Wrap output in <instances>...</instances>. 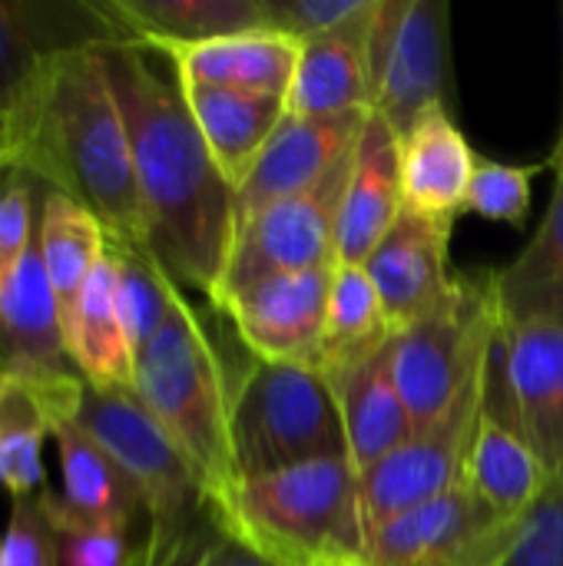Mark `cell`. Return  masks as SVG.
Here are the masks:
<instances>
[{
    "mask_svg": "<svg viewBox=\"0 0 563 566\" xmlns=\"http://www.w3.org/2000/svg\"><path fill=\"white\" fill-rule=\"evenodd\" d=\"M133 566H272L256 554L226 521V514L206 501L186 524L166 534L146 531Z\"/></svg>",
    "mask_w": 563,
    "mask_h": 566,
    "instance_id": "4dcf8cb0",
    "label": "cell"
},
{
    "mask_svg": "<svg viewBox=\"0 0 563 566\" xmlns=\"http://www.w3.org/2000/svg\"><path fill=\"white\" fill-rule=\"evenodd\" d=\"M445 0H378L372 13V113L402 139L428 109L445 106L451 27Z\"/></svg>",
    "mask_w": 563,
    "mask_h": 566,
    "instance_id": "9c48e42d",
    "label": "cell"
},
{
    "mask_svg": "<svg viewBox=\"0 0 563 566\" xmlns=\"http://www.w3.org/2000/svg\"><path fill=\"white\" fill-rule=\"evenodd\" d=\"M299 40L279 30H252L196 46H176L159 56L173 63L179 83H209L285 99L299 66Z\"/></svg>",
    "mask_w": 563,
    "mask_h": 566,
    "instance_id": "7402d4cb",
    "label": "cell"
},
{
    "mask_svg": "<svg viewBox=\"0 0 563 566\" xmlns=\"http://www.w3.org/2000/svg\"><path fill=\"white\" fill-rule=\"evenodd\" d=\"M126 43L96 0H0V166H17L53 70L70 50Z\"/></svg>",
    "mask_w": 563,
    "mask_h": 566,
    "instance_id": "52a82bcc",
    "label": "cell"
},
{
    "mask_svg": "<svg viewBox=\"0 0 563 566\" xmlns=\"http://www.w3.org/2000/svg\"><path fill=\"white\" fill-rule=\"evenodd\" d=\"M332 272L335 265L262 279L229 295L219 312L256 361L309 365L322 342Z\"/></svg>",
    "mask_w": 563,
    "mask_h": 566,
    "instance_id": "5bb4252c",
    "label": "cell"
},
{
    "mask_svg": "<svg viewBox=\"0 0 563 566\" xmlns=\"http://www.w3.org/2000/svg\"><path fill=\"white\" fill-rule=\"evenodd\" d=\"M538 172L541 166H508L478 156L465 212H475L488 222L524 229L531 216V182L538 179Z\"/></svg>",
    "mask_w": 563,
    "mask_h": 566,
    "instance_id": "d6a6232c",
    "label": "cell"
},
{
    "mask_svg": "<svg viewBox=\"0 0 563 566\" xmlns=\"http://www.w3.org/2000/svg\"><path fill=\"white\" fill-rule=\"evenodd\" d=\"M365 119L368 113L335 119H302L285 113L279 129L256 156L249 176L236 189V226L282 199L319 186L342 159L355 153Z\"/></svg>",
    "mask_w": 563,
    "mask_h": 566,
    "instance_id": "9a60e30c",
    "label": "cell"
},
{
    "mask_svg": "<svg viewBox=\"0 0 563 566\" xmlns=\"http://www.w3.org/2000/svg\"><path fill=\"white\" fill-rule=\"evenodd\" d=\"M110 255L116 265V308L129 335L133 355H139L166 325L179 285L163 272L149 249L110 242Z\"/></svg>",
    "mask_w": 563,
    "mask_h": 566,
    "instance_id": "1f68e13d",
    "label": "cell"
},
{
    "mask_svg": "<svg viewBox=\"0 0 563 566\" xmlns=\"http://www.w3.org/2000/svg\"><path fill=\"white\" fill-rule=\"evenodd\" d=\"M375 0H265L269 30H279L299 43L332 33L372 10Z\"/></svg>",
    "mask_w": 563,
    "mask_h": 566,
    "instance_id": "8d00e7d4",
    "label": "cell"
},
{
    "mask_svg": "<svg viewBox=\"0 0 563 566\" xmlns=\"http://www.w3.org/2000/svg\"><path fill=\"white\" fill-rule=\"evenodd\" d=\"M475 149L451 119L448 106L428 109L402 136V196L405 209L455 222L468 206L475 176Z\"/></svg>",
    "mask_w": 563,
    "mask_h": 566,
    "instance_id": "ffe728a7",
    "label": "cell"
},
{
    "mask_svg": "<svg viewBox=\"0 0 563 566\" xmlns=\"http://www.w3.org/2000/svg\"><path fill=\"white\" fill-rule=\"evenodd\" d=\"M37 179V176H33ZM37 249L50 279V289L60 305V325L70 315L80 289L103 262L110 235L103 222L80 206L73 196L50 189L37 179Z\"/></svg>",
    "mask_w": 563,
    "mask_h": 566,
    "instance_id": "83f0119b",
    "label": "cell"
},
{
    "mask_svg": "<svg viewBox=\"0 0 563 566\" xmlns=\"http://www.w3.org/2000/svg\"><path fill=\"white\" fill-rule=\"evenodd\" d=\"M0 566H7L3 564V544H0Z\"/></svg>",
    "mask_w": 563,
    "mask_h": 566,
    "instance_id": "ab89813d",
    "label": "cell"
},
{
    "mask_svg": "<svg viewBox=\"0 0 563 566\" xmlns=\"http://www.w3.org/2000/svg\"><path fill=\"white\" fill-rule=\"evenodd\" d=\"M484 408V371L461 398L431 424L415 428L388 458L362 474L365 534H375L392 517L461 484V468Z\"/></svg>",
    "mask_w": 563,
    "mask_h": 566,
    "instance_id": "7c38bea8",
    "label": "cell"
},
{
    "mask_svg": "<svg viewBox=\"0 0 563 566\" xmlns=\"http://www.w3.org/2000/svg\"><path fill=\"white\" fill-rule=\"evenodd\" d=\"M494 298L508 325L563 328V172L554 179L548 212L521 255L494 272Z\"/></svg>",
    "mask_w": 563,
    "mask_h": 566,
    "instance_id": "4316f807",
    "label": "cell"
},
{
    "mask_svg": "<svg viewBox=\"0 0 563 566\" xmlns=\"http://www.w3.org/2000/svg\"><path fill=\"white\" fill-rule=\"evenodd\" d=\"M504 566H563V461L521 521Z\"/></svg>",
    "mask_w": 563,
    "mask_h": 566,
    "instance_id": "e575fe53",
    "label": "cell"
},
{
    "mask_svg": "<svg viewBox=\"0 0 563 566\" xmlns=\"http://www.w3.org/2000/svg\"><path fill=\"white\" fill-rule=\"evenodd\" d=\"M179 90L219 172L239 189L256 156L285 119V99L209 83H179Z\"/></svg>",
    "mask_w": 563,
    "mask_h": 566,
    "instance_id": "d4e9b609",
    "label": "cell"
},
{
    "mask_svg": "<svg viewBox=\"0 0 563 566\" xmlns=\"http://www.w3.org/2000/svg\"><path fill=\"white\" fill-rule=\"evenodd\" d=\"M548 464L531 451V444L511 428L491 421L481 408L478 431L471 438L461 484L501 521L521 524L534 501L548 488Z\"/></svg>",
    "mask_w": 563,
    "mask_h": 566,
    "instance_id": "484cf974",
    "label": "cell"
},
{
    "mask_svg": "<svg viewBox=\"0 0 563 566\" xmlns=\"http://www.w3.org/2000/svg\"><path fill=\"white\" fill-rule=\"evenodd\" d=\"M236 481L309 461L348 458V438L329 381L299 361H252L232 385L229 411Z\"/></svg>",
    "mask_w": 563,
    "mask_h": 566,
    "instance_id": "5b68a950",
    "label": "cell"
},
{
    "mask_svg": "<svg viewBox=\"0 0 563 566\" xmlns=\"http://www.w3.org/2000/svg\"><path fill=\"white\" fill-rule=\"evenodd\" d=\"M3 564L60 566V541H56V531H53L40 497L13 501L10 524L3 534Z\"/></svg>",
    "mask_w": 563,
    "mask_h": 566,
    "instance_id": "74e56055",
    "label": "cell"
},
{
    "mask_svg": "<svg viewBox=\"0 0 563 566\" xmlns=\"http://www.w3.org/2000/svg\"><path fill=\"white\" fill-rule=\"evenodd\" d=\"M136 395L176 441L202 494L222 504L236 484L229 441L232 385L206 322L183 292L166 325L136 355Z\"/></svg>",
    "mask_w": 563,
    "mask_h": 566,
    "instance_id": "277c9868",
    "label": "cell"
},
{
    "mask_svg": "<svg viewBox=\"0 0 563 566\" xmlns=\"http://www.w3.org/2000/svg\"><path fill=\"white\" fill-rule=\"evenodd\" d=\"M392 338H395V328L385 318L382 298H378L375 282L368 279L365 265L335 262L329 308H325V328H322V342H319L309 368L319 371L322 378H329L332 371L378 352Z\"/></svg>",
    "mask_w": 563,
    "mask_h": 566,
    "instance_id": "f1b7e54d",
    "label": "cell"
},
{
    "mask_svg": "<svg viewBox=\"0 0 563 566\" xmlns=\"http://www.w3.org/2000/svg\"><path fill=\"white\" fill-rule=\"evenodd\" d=\"M484 415L554 471L563 461V328L501 322L484 361Z\"/></svg>",
    "mask_w": 563,
    "mask_h": 566,
    "instance_id": "8fae6325",
    "label": "cell"
},
{
    "mask_svg": "<svg viewBox=\"0 0 563 566\" xmlns=\"http://www.w3.org/2000/svg\"><path fill=\"white\" fill-rule=\"evenodd\" d=\"M153 56L139 43L100 46L133 149L146 245L179 289L212 298L236 235V189L219 172L179 80H166Z\"/></svg>",
    "mask_w": 563,
    "mask_h": 566,
    "instance_id": "6da1fadb",
    "label": "cell"
},
{
    "mask_svg": "<svg viewBox=\"0 0 563 566\" xmlns=\"http://www.w3.org/2000/svg\"><path fill=\"white\" fill-rule=\"evenodd\" d=\"M53 418L37 388L20 378H0V484L20 501L43 484V438Z\"/></svg>",
    "mask_w": 563,
    "mask_h": 566,
    "instance_id": "f546056e",
    "label": "cell"
},
{
    "mask_svg": "<svg viewBox=\"0 0 563 566\" xmlns=\"http://www.w3.org/2000/svg\"><path fill=\"white\" fill-rule=\"evenodd\" d=\"M73 424L93 438L139 488L146 504V531H176L209 501L189 461L136 391L83 385Z\"/></svg>",
    "mask_w": 563,
    "mask_h": 566,
    "instance_id": "ba28073f",
    "label": "cell"
},
{
    "mask_svg": "<svg viewBox=\"0 0 563 566\" xmlns=\"http://www.w3.org/2000/svg\"><path fill=\"white\" fill-rule=\"evenodd\" d=\"M325 381L335 395L342 428L348 438V458L358 474L372 471L415 431L408 405L395 381L392 342L332 371Z\"/></svg>",
    "mask_w": 563,
    "mask_h": 566,
    "instance_id": "d6986e66",
    "label": "cell"
},
{
    "mask_svg": "<svg viewBox=\"0 0 563 566\" xmlns=\"http://www.w3.org/2000/svg\"><path fill=\"white\" fill-rule=\"evenodd\" d=\"M352 156L342 159L309 192L282 199L236 226L229 262H226L222 279L209 298L216 308L229 295L256 285L262 279L312 272V269H325V265L338 262L335 259V222H338L342 192L348 186Z\"/></svg>",
    "mask_w": 563,
    "mask_h": 566,
    "instance_id": "30bf717a",
    "label": "cell"
},
{
    "mask_svg": "<svg viewBox=\"0 0 563 566\" xmlns=\"http://www.w3.org/2000/svg\"><path fill=\"white\" fill-rule=\"evenodd\" d=\"M56 541H60V566H133L139 544L129 541L133 527L123 524H90L46 514Z\"/></svg>",
    "mask_w": 563,
    "mask_h": 566,
    "instance_id": "d590c367",
    "label": "cell"
},
{
    "mask_svg": "<svg viewBox=\"0 0 563 566\" xmlns=\"http://www.w3.org/2000/svg\"><path fill=\"white\" fill-rule=\"evenodd\" d=\"M216 507L272 566L365 564L362 474L352 458H325L236 481Z\"/></svg>",
    "mask_w": 563,
    "mask_h": 566,
    "instance_id": "3957f363",
    "label": "cell"
},
{
    "mask_svg": "<svg viewBox=\"0 0 563 566\" xmlns=\"http://www.w3.org/2000/svg\"><path fill=\"white\" fill-rule=\"evenodd\" d=\"M37 235V179L0 166V295Z\"/></svg>",
    "mask_w": 563,
    "mask_h": 566,
    "instance_id": "836d02e7",
    "label": "cell"
},
{
    "mask_svg": "<svg viewBox=\"0 0 563 566\" xmlns=\"http://www.w3.org/2000/svg\"><path fill=\"white\" fill-rule=\"evenodd\" d=\"M126 43L156 53L269 30L265 0H100Z\"/></svg>",
    "mask_w": 563,
    "mask_h": 566,
    "instance_id": "44dd1931",
    "label": "cell"
},
{
    "mask_svg": "<svg viewBox=\"0 0 563 566\" xmlns=\"http://www.w3.org/2000/svg\"><path fill=\"white\" fill-rule=\"evenodd\" d=\"M50 434L60 454L63 494L43 488L40 501L46 514L90 521V524H123V527H133L136 517L146 514L139 488L73 421H56Z\"/></svg>",
    "mask_w": 563,
    "mask_h": 566,
    "instance_id": "603a6c76",
    "label": "cell"
},
{
    "mask_svg": "<svg viewBox=\"0 0 563 566\" xmlns=\"http://www.w3.org/2000/svg\"><path fill=\"white\" fill-rule=\"evenodd\" d=\"M518 527L455 484L368 534L362 566H504Z\"/></svg>",
    "mask_w": 563,
    "mask_h": 566,
    "instance_id": "4fadbf2b",
    "label": "cell"
},
{
    "mask_svg": "<svg viewBox=\"0 0 563 566\" xmlns=\"http://www.w3.org/2000/svg\"><path fill=\"white\" fill-rule=\"evenodd\" d=\"M455 222L428 219L402 209L398 222L365 259V272L375 282L385 318L395 332L428 315L455 285L448 269Z\"/></svg>",
    "mask_w": 563,
    "mask_h": 566,
    "instance_id": "2e32d148",
    "label": "cell"
},
{
    "mask_svg": "<svg viewBox=\"0 0 563 566\" xmlns=\"http://www.w3.org/2000/svg\"><path fill=\"white\" fill-rule=\"evenodd\" d=\"M551 166H554V172H563V133L557 149H554V156H551Z\"/></svg>",
    "mask_w": 563,
    "mask_h": 566,
    "instance_id": "f35d334b",
    "label": "cell"
},
{
    "mask_svg": "<svg viewBox=\"0 0 563 566\" xmlns=\"http://www.w3.org/2000/svg\"><path fill=\"white\" fill-rule=\"evenodd\" d=\"M63 348L86 385L136 391V355L116 308V265L110 249L63 318Z\"/></svg>",
    "mask_w": 563,
    "mask_h": 566,
    "instance_id": "cb8c5ba5",
    "label": "cell"
},
{
    "mask_svg": "<svg viewBox=\"0 0 563 566\" xmlns=\"http://www.w3.org/2000/svg\"><path fill=\"white\" fill-rule=\"evenodd\" d=\"M402 209V139L368 113L338 206L335 259L342 265H365L375 245L398 222Z\"/></svg>",
    "mask_w": 563,
    "mask_h": 566,
    "instance_id": "e0dca14e",
    "label": "cell"
},
{
    "mask_svg": "<svg viewBox=\"0 0 563 566\" xmlns=\"http://www.w3.org/2000/svg\"><path fill=\"white\" fill-rule=\"evenodd\" d=\"M17 169L86 206L103 222L110 242L149 249L133 149L100 46L70 50L53 60Z\"/></svg>",
    "mask_w": 563,
    "mask_h": 566,
    "instance_id": "7a4b0ae2",
    "label": "cell"
},
{
    "mask_svg": "<svg viewBox=\"0 0 563 566\" xmlns=\"http://www.w3.org/2000/svg\"><path fill=\"white\" fill-rule=\"evenodd\" d=\"M378 3V0H375ZM302 43L285 96V113L302 119H335L372 113V13Z\"/></svg>",
    "mask_w": 563,
    "mask_h": 566,
    "instance_id": "ac0fdd59",
    "label": "cell"
},
{
    "mask_svg": "<svg viewBox=\"0 0 563 566\" xmlns=\"http://www.w3.org/2000/svg\"><path fill=\"white\" fill-rule=\"evenodd\" d=\"M498 325L494 272H481L455 275L451 292L428 315L395 332L392 368L415 428L438 421L484 371Z\"/></svg>",
    "mask_w": 563,
    "mask_h": 566,
    "instance_id": "8992f818",
    "label": "cell"
}]
</instances>
